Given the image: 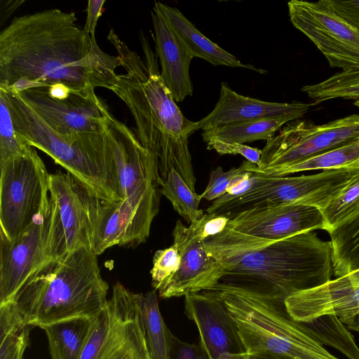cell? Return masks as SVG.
<instances>
[{
  "mask_svg": "<svg viewBox=\"0 0 359 359\" xmlns=\"http://www.w3.org/2000/svg\"><path fill=\"white\" fill-rule=\"evenodd\" d=\"M76 21L75 13L57 8L13 18L0 32V89L18 94L61 83L93 100L96 88L111 90L121 60Z\"/></svg>",
  "mask_w": 359,
  "mask_h": 359,
  "instance_id": "6da1fadb",
  "label": "cell"
},
{
  "mask_svg": "<svg viewBox=\"0 0 359 359\" xmlns=\"http://www.w3.org/2000/svg\"><path fill=\"white\" fill-rule=\"evenodd\" d=\"M139 37L143 57L130 49L114 29L109 30L107 39L126 71L117 74L111 90L130 110L141 144L157 156L161 179L175 169L195 191L189 137L196 130V122L187 119L177 105L161 77L156 53L142 30Z\"/></svg>",
  "mask_w": 359,
  "mask_h": 359,
  "instance_id": "7a4b0ae2",
  "label": "cell"
},
{
  "mask_svg": "<svg viewBox=\"0 0 359 359\" xmlns=\"http://www.w3.org/2000/svg\"><path fill=\"white\" fill-rule=\"evenodd\" d=\"M219 282L210 290H237L281 302L321 285L333 272L332 245L311 231L278 241L262 239L244 253L219 262Z\"/></svg>",
  "mask_w": 359,
  "mask_h": 359,
  "instance_id": "3957f363",
  "label": "cell"
},
{
  "mask_svg": "<svg viewBox=\"0 0 359 359\" xmlns=\"http://www.w3.org/2000/svg\"><path fill=\"white\" fill-rule=\"evenodd\" d=\"M97 256L81 247L46 262L9 302L32 327L76 317L95 318L108 301L109 290Z\"/></svg>",
  "mask_w": 359,
  "mask_h": 359,
  "instance_id": "277c9868",
  "label": "cell"
},
{
  "mask_svg": "<svg viewBox=\"0 0 359 359\" xmlns=\"http://www.w3.org/2000/svg\"><path fill=\"white\" fill-rule=\"evenodd\" d=\"M1 90L15 130L23 142L50 156L100 199L122 201L116 161L104 130L65 137L48 126L18 95Z\"/></svg>",
  "mask_w": 359,
  "mask_h": 359,
  "instance_id": "5b68a950",
  "label": "cell"
},
{
  "mask_svg": "<svg viewBox=\"0 0 359 359\" xmlns=\"http://www.w3.org/2000/svg\"><path fill=\"white\" fill-rule=\"evenodd\" d=\"M234 321L248 355L271 353L293 359H339L294 320L285 302L230 289L215 290Z\"/></svg>",
  "mask_w": 359,
  "mask_h": 359,
  "instance_id": "8992f818",
  "label": "cell"
},
{
  "mask_svg": "<svg viewBox=\"0 0 359 359\" xmlns=\"http://www.w3.org/2000/svg\"><path fill=\"white\" fill-rule=\"evenodd\" d=\"M104 130L118 170L122 199L117 202L118 211L130 224L138 243H144L160 208L161 178L158 158L110 112L105 117Z\"/></svg>",
  "mask_w": 359,
  "mask_h": 359,
  "instance_id": "52a82bcc",
  "label": "cell"
},
{
  "mask_svg": "<svg viewBox=\"0 0 359 359\" xmlns=\"http://www.w3.org/2000/svg\"><path fill=\"white\" fill-rule=\"evenodd\" d=\"M81 359H151L137 294L116 282Z\"/></svg>",
  "mask_w": 359,
  "mask_h": 359,
  "instance_id": "ba28073f",
  "label": "cell"
},
{
  "mask_svg": "<svg viewBox=\"0 0 359 359\" xmlns=\"http://www.w3.org/2000/svg\"><path fill=\"white\" fill-rule=\"evenodd\" d=\"M0 232L13 238L42 210L49 196L46 165L34 147L0 161Z\"/></svg>",
  "mask_w": 359,
  "mask_h": 359,
  "instance_id": "9c48e42d",
  "label": "cell"
},
{
  "mask_svg": "<svg viewBox=\"0 0 359 359\" xmlns=\"http://www.w3.org/2000/svg\"><path fill=\"white\" fill-rule=\"evenodd\" d=\"M359 139V114H352L320 125L306 121L287 123L266 140L259 167L248 161L255 172L298 162L334 149Z\"/></svg>",
  "mask_w": 359,
  "mask_h": 359,
  "instance_id": "30bf717a",
  "label": "cell"
},
{
  "mask_svg": "<svg viewBox=\"0 0 359 359\" xmlns=\"http://www.w3.org/2000/svg\"><path fill=\"white\" fill-rule=\"evenodd\" d=\"M48 191L53 205L54 259L81 247L92 250L100 199L71 174L61 171L49 174Z\"/></svg>",
  "mask_w": 359,
  "mask_h": 359,
  "instance_id": "8fae6325",
  "label": "cell"
},
{
  "mask_svg": "<svg viewBox=\"0 0 359 359\" xmlns=\"http://www.w3.org/2000/svg\"><path fill=\"white\" fill-rule=\"evenodd\" d=\"M293 26L306 35L331 67L359 70V30L335 13L323 0L287 3Z\"/></svg>",
  "mask_w": 359,
  "mask_h": 359,
  "instance_id": "7c38bea8",
  "label": "cell"
},
{
  "mask_svg": "<svg viewBox=\"0 0 359 359\" xmlns=\"http://www.w3.org/2000/svg\"><path fill=\"white\" fill-rule=\"evenodd\" d=\"M53 205L50 195L41 212L20 234L0 232V305L11 300L26 280L52 259Z\"/></svg>",
  "mask_w": 359,
  "mask_h": 359,
  "instance_id": "4fadbf2b",
  "label": "cell"
},
{
  "mask_svg": "<svg viewBox=\"0 0 359 359\" xmlns=\"http://www.w3.org/2000/svg\"><path fill=\"white\" fill-rule=\"evenodd\" d=\"M202 217L189 226L180 220L176 222L172 231L173 245L181 257L180 266L167 284L158 291L160 297H184L190 293L210 290L222 277V266L205 248L206 240L202 234Z\"/></svg>",
  "mask_w": 359,
  "mask_h": 359,
  "instance_id": "5bb4252c",
  "label": "cell"
},
{
  "mask_svg": "<svg viewBox=\"0 0 359 359\" xmlns=\"http://www.w3.org/2000/svg\"><path fill=\"white\" fill-rule=\"evenodd\" d=\"M253 172V183L246 193L222 205H210L206 213L224 215L231 219L255 208L292 203L316 206L322 199L323 184L316 174L287 177Z\"/></svg>",
  "mask_w": 359,
  "mask_h": 359,
  "instance_id": "9a60e30c",
  "label": "cell"
},
{
  "mask_svg": "<svg viewBox=\"0 0 359 359\" xmlns=\"http://www.w3.org/2000/svg\"><path fill=\"white\" fill-rule=\"evenodd\" d=\"M184 313L196 326L198 344L208 359H245L237 327L216 291L184 296Z\"/></svg>",
  "mask_w": 359,
  "mask_h": 359,
  "instance_id": "2e32d148",
  "label": "cell"
},
{
  "mask_svg": "<svg viewBox=\"0 0 359 359\" xmlns=\"http://www.w3.org/2000/svg\"><path fill=\"white\" fill-rule=\"evenodd\" d=\"M17 95L48 126L67 138L102 132L110 112L100 98L93 100L73 93L64 100L51 97L46 88H29Z\"/></svg>",
  "mask_w": 359,
  "mask_h": 359,
  "instance_id": "e0dca14e",
  "label": "cell"
},
{
  "mask_svg": "<svg viewBox=\"0 0 359 359\" xmlns=\"http://www.w3.org/2000/svg\"><path fill=\"white\" fill-rule=\"evenodd\" d=\"M252 237L278 241L306 231L325 229L320 209L292 203L255 208L231 218L227 226Z\"/></svg>",
  "mask_w": 359,
  "mask_h": 359,
  "instance_id": "ac0fdd59",
  "label": "cell"
},
{
  "mask_svg": "<svg viewBox=\"0 0 359 359\" xmlns=\"http://www.w3.org/2000/svg\"><path fill=\"white\" fill-rule=\"evenodd\" d=\"M285 306L297 321L307 322L334 315L350 327L359 319V285H352L348 276L337 277L292 294L285 300Z\"/></svg>",
  "mask_w": 359,
  "mask_h": 359,
  "instance_id": "d6986e66",
  "label": "cell"
},
{
  "mask_svg": "<svg viewBox=\"0 0 359 359\" xmlns=\"http://www.w3.org/2000/svg\"><path fill=\"white\" fill-rule=\"evenodd\" d=\"M309 107V104L297 101L275 102L246 97L222 82L215 108L196 122V128L204 131L228 124L269 118L287 117L294 121L302 118Z\"/></svg>",
  "mask_w": 359,
  "mask_h": 359,
  "instance_id": "ffe728a7",
  "label": "cell"
},
{
  "mask_svg": "<svg viewBox=\"0 0 359 359\" xmlns=\"http://www.w3.org/2000/svg\"><path fill=\"white\" fill-rule=\"evenodd\" d=\"M156 53L161 67V75L175 102L193 95L189 67L193 55L174 32L156 4L151 11Z\"/></svg>",
  "mask_w": 359,
  "mask_h": 359,
  "instance_id": "44dd1931",
  "label": "cell"
},
{
  "mask_svg": "<svg viewBox=\"0 0 359 359\" xmlns=\"http://www.w3.org/2000/svg\"><path fill=\"white\" fill-rule=\"evenodd\" d=\"M161 13L194 57H200L213 65L244 67L259 73L253 65L242 63L233 55L219 47L202 34L177 8L156 1Z\"/></svg>",
  "mask_w": 359,
  "mask_h": 359,
  "instance_id": "7402d4cb",
  "label": "cell"
},
{
  "mask_svg": "<svg viewBox=\"0 0 359 359\" xmlns=\"http://www.w3.org/2000/svg\"><path fill=\"white\" fill-rule=\"evenodd\" d=\"M94 319L76 317L43 327L47 335L51 359H81Z\"/></svg>",
  "mask_w": 359,
  "mask_h": 359,
  "instance_id": "603a6c76",
  "label": "cell"
},
{
  "mask_svg": "<svg viewBox=\"0 0 359 359\" xmlns=\"http://www.w3.org/2000/svg\"><path fill=\"white\" fill-rule=\"evenodd\" d=\"M151 359H172L173 338L161 316L156 291L137 294Z\"/></svg>",
  "mask_w": 359,
  "mask_h": 359,
  "instance_id": "cb8c5ba5",
  "label": "cell"
},
{
  "mask_svg": "<svg viewBox=\"0 0 359 359\" xmlns=\"http://www.w3.org/2000/svg\"><path fill=\"white\" fill-rule=\"evenodd\" d=\"M292 121L290 118L278 117L243 121L204 130L201 135L206 143L219 141L244 144L260 140H268Z\"/></svg>",
  "mask_w": 359,
  "mask_h": 359,
  "instance_id": "d4e9b609",
  "label": "cell"
},
{
  "mask_svg": "<svg viewBox=\"0 0 359 359\" xmlns=\"http://www.w3.org/2000/svg\"><path fill=\"white\" fill-rule=\"evenodd\" d=\"M333 272L341 277L359 270V213L328 232Z\"/></svg>",
  "mask_w": 359,
  "mask_h": 359,
  "instance_id": "484cf974",
  "label": "cell"
},
{
  "mask_svg": "<svg viewBox=\"0 0 359 359\" xmlns=\"http://www.w3.org/2000/svg\"><path fill=\"white\" fill-rule=\"evenodd\" d=\"M355 166H359V139L306 159L270 168L259 173L270 176H287L301 171L325 170Z\"/></svg>",
  "mask_w": 359,
  "mask_h": 359,
  "instance_id": "4316f807",
  "label": "cell"
},
{
  "mask_svg": "<svg viewBox=\"0 0 359 359\" xmlns=\"http://www.w3.org/2000/svg\"><path fill=\"white\" fill-rule=\"evenodd\" d=\"M31 327L13 302L0 305V359H23Z\"/></svg>",
  "mask_w": 359,
  "mask_h": 359,
  "instance_id": "83f0119b",
  "label": "cell"
},
{
  "mask_svg": "<svg viewBox=\"0 0 359 359\" xmlns=\"http://www.w3.org/2000/svg\"><path fill=\"white\" fill-rule=\"evenodd\" d=\"M304 323L323 346L338 350L348 359H359V347L337 316H323Z\"/></svg>",
  "mask_w": 359,
  "mask_h": 359,
  "instance_id": "f1b7e54d",
  "label": "cell"
},
{
  "mask_svg": "<svg viewBox=\"0 0 359 359\" xmlns=\"http://www.w3.org/2000/svg\"><path fill=\"white\" fill-rule=\"evenodd\" d=\"M314 104L341 98L352 100L359 107V70L341 71L328 79L302 88Z\"/></svg>",
  "mask_w": 359,
  "mask_h": 359,
  "instance_id": "f546056e",
  "label": "cell"
},
{
  "mask_svg": "<svg viewBox=\"0 0 359 359\" xmlns=\"http://www.w3.org/2000/svg\"><path fill=\"white\" fill-rule=\"evenodd\" d=\"M161 192L188 223L198 220L204 215L203 210L198 208L201 195L192 191L175 169L165 179H161Z\"/></svg>",
  "mask_w": 359,
  "mask_h": 359,
  "instance_id": "4dcf8cb0",
  "label": "cell"
},
{
  "mask_svg": "<svg viewBox=\"0 0 359 359\" xmlns=\"http://www.w3.org/2000/svg\"><path fill=\"white\" fill-rule=\"evenodd\" d=\"M320 211L325 220V230L327 232L358 214L359 174L339 196Z\"/></svg>",
  "mask_w": 359,
  "mask_h": 359,
  "instance_id": "1f68e13d",
  "label": "cell"
},
{
  "mask_svg": "<svg viewBox=\"0 0 359 359\" xmlns=\"http://www.w3.org/2000/svg\"><path fill=\"white\" fill-rule=\"evenodd\" d=\"M29 147L15 132L6 97L0 90V161L21 155Z\"/></svg>",
  "mask_w": 359,
  "mask_h": 359,
  "instance_id": "d6a6232c",
  "label": "cell"
},
{
  "mask_svg": "<svg viewBox=\"0 0 359 359\" xmlns=\"http://www.w3.org/2000/svg\"><path fill=\"white\" fill-rule=\"evenodd\" d=\"M180 263V252L174 245L157 250L153 258V266L151 270L154 290L158 292L163 288L178 271Z\"/></svg>",
  "mask_w": 359,
  "mask_h": 359,
  "instance_id": "836d02e7",
  "label": "cell"
},
{
  "mask_svg": "<svg viewBox=\"0 0 359 359\" xmlns=\"http://www.w3.org/2000/svg\"><path fill=\"white\" fill-rule=\"evenodd\" d=\"M246 168L245 162L238 168H232L224 171L221 166L217 167L210 175V180L204 191L201 194L207 201H215L223 196L227 191L231 180Z\"/></svg>",
  "mask_w": 359,
  "mask_h": 359,
  "instance_id": "e575fe53",
  "label": "cell"
},
{
  "mask_svg": "<svg viewBox=\"0 0 359 359\" xmlns=\"http://www.w3.org/2000/svg\"><path fill=\"white\" fill-rule=\"evenodd\" d=\"M208 149H214L221 155L240 154L257 167L261 163L262 149L253 148L241 143L212 141L207 143Z\"/></svg>",
  "mask_w": 359,
  "mask_h": 359,
  "instance_id": "d590c367",
  "label": "cell"
},
{
  "mask_svg": "<svg viewBox=\"0 0 359 359\" xmlns=\"http://www.w3.org/2000/svg\"><path fill=\"white\" fill-rule=\"evenodd\" d=\"M335 13L359 30V0H323Z\"/></svg>",
  "mask_w": 359,
  "mask_h": 359,
  "instance_id": "8d00e7d4",
  "label": "cell"
},
{
  "mask_svg": "<svg viewBox=\"0 0 359 359\" xmlns=\"http://www.w3.org/2000/svg\"><path fill=\"white\" fill-rule=\"evenodd\" d=\"M172 359H208L198 344L184 342L174 336Z\"/></svg>",
  "mask_w": 359,
  "mask_h": 359,
  "instance_id": "74e56055",
  "label": "cell"
},
{
  "mask_svg": "<svg viewBox=\"0 0 359 359\" xmlns=\"http://www.w3.org/2000/svg\"><path fill=\"white\" fill-rule=\"evenodd\" d=\"M229 218L220 215L204 213L202 234L205 240L221 233L227 226Z\"/></svg>",
  "mask_w": 359,
  "mask_h": 359,
  "instance_id": "f35d334b",
  "label": "cell"
},
{
  "mask_svg": "<svg viewBox=\"0 0 359 359\" xmlns=\"http://www.w3.org/2000/svg\"><path fill=\"white\" fill-rule=\"evenodd\" d=\"M105 0H90L88 1L87 16L84 30L92 39H95V28L97 20L102 15V11Z\"/></svg>",
  "mask_w": 359,
  "mask_h": 359,
  "instance_id": "ab89813d",
  "label": "cell"
},
{
  "mask_svg": "<svg viewBox=\"0 0 359 359\" xmlns=\"http://www.w3.org/2000/svg\"><path fill=\"white\" fill-rule=\"evenodd\" d=\"M46 88L51 97L58 100L66 99L72 93L67 86L61 83L54 84Z\"/></svg>",
  "mask_w": 359,
  "mask_h": 359,
  "instance_id": "60d3db41",
  "label": "cell"
},
{
  "mask_svg": "<svg viewBox=\"0 0 359 359\" xmlns=\"http://www.w3.org/2000/svg\"><path fill=\"white\" fill-rule=\"evenodd\" d=\"M245 359H293L291 358L273 354L271 353L264 352L255 354H246Z\"/></svg>",
  "mask_w": 359,
  "mask_h": 359,
  "instance_id": "b9f144b4",
  "label": "cell"
},
{
  "mask_svg": "<svg viewBox=\"0 0 359 359\" xmlns=\"http://www.w3.org/2000/svg\"><path fill=\"white\" fill-rule=\"evenodd\" d=\"M6 5L2 6L1 7H4V10H1V12L5 11V15L1 17L2 19L4 17H6V19L8 18V16L16 9L18 6H20L22 4L24 3V1H9V5H8V1H4Z\"/></svg>",
  "mask_w": 359,
  "mask_h": 359,
  "instance_id": "7bdbcfd3",
  "label": "cell"
},
{
  "mask_svg": "<svg viewBox=\"0 0 359 359\" xmlns=\"http://www.w3.org/2000/svg\"><path fill=\"white\" fill-rule=\"evenodd\" d=\"M351 283L354 286L359 285V270L347 275Z\"/></svg>",
  "mask_w": 359,
  "mask_h": 359,
  "instance_id": "ee69618b",
  "label": "cell"
}]
</instances>
